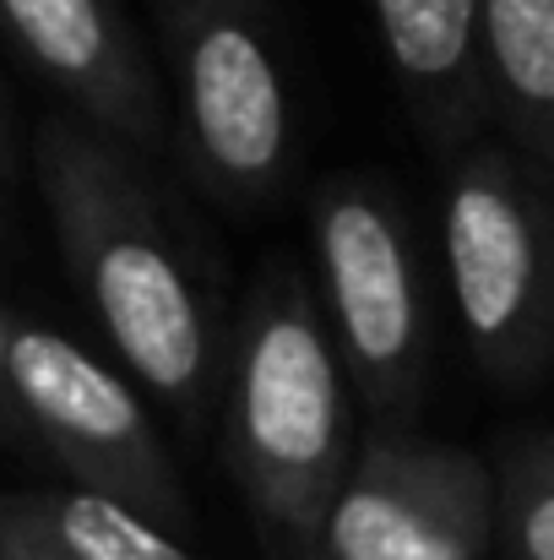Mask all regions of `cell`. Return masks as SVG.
I'll return each instance as SVG.
<instances>
[{"mask_svg": "<svg viewBox=\"0 0 554 560\" xmlns=\"http://www.w3.org/2000/svg\"><path fill=\"white\" fill-rule=\"evenodd\" d=\"M33 175L66 278L109 349L185 430H196L217 397L223 327L153 186L137 175L131 153L76 109L38 126Z\"/></svg>", "mask_w": 554, "mask_h": 560, "instance_id": "6da1fadb", "label": "cell"}, {"mask_svg": "<svg viewBox=\"0 0 554 560\" xmlns=\"http://www.w3.org/2000/svg\"><path fill=\"white\" fill-rule=\"evenodd\" d=\"M223 463L267 560H310L316 528L354 463L359 402L316 289L267 261L223 338Z\"/></svg>", "mask_w": 554, "mask_h": 560, "instance_id": "7a4b0ae2", "label": "cell"}, {"mask_svg": "<svg viewBox=\"0 0 554 560\" xmlns=\"http://www.w3.org/2000/svg\"><path fill=\"white\" fill-rule=\"evenodd\" d=\"M185 164L228 212H261L294 153V104L267 0H153Z\"/></svg>", "mask_w": 554, "mask_h": 560, "instance_id": "3957f363", "label": "cell"}, {"mask_svg": "<svg viewBox=\"0 0 554 560\" xmlns=\"http://www.w3.org/2000/svg\"><path fill=\"white\" fill-rule=\"evenodd\" d=\"M446 278L490 381L528 392L550 371L554 278L544 175L511 148H457L446 175Z\"/></svg>", "mask_w": 554, "mask_h": 560, "instance_id": "277c9868", "label": "cell"}, {"mask_svg": "<svg viewBox=\"0 0 554 560\" xmlns=\"http://www.w3.org/2000/svg\"><path fill=\"white\" fill-rule=\"evenodd\" d=\"M321 316L349 371L354 402L375 424H408L429 386V294L413 234L391 190L332 175L310 201Z\"/></svg>", "mask_w": 554, "mask_h": 560, "instance_id": "5b68a950", "label": "cell"}, {"mask_svg": "<svg viewBox=\"0 0 554 560\" xmlns=\"http://www.w3.org/2000/svg\"><path fill=\"white\" fill-rule=\"evenodd\" d=\"M5 397L16 430L38 441L76 485L148 512L180 539L190 534V501L153 413L126 375L98 365L76 338L11 316Z\"/></svg>", "mask_w": 554, "mask_h": 560, "instance_id": "8992f818", "label": "cell"}, {"mask_svg": "<svg viewBox=\"0 0 554 560\" xmlns=\"http://www.w3.org/2000/svg\"><path fill=\"white\" fill-rule=\"evenodd\" d=\"M490 528L495 474L479 452L369 419L310 560H490Z\"/></svg>", "mask_w": 554, "mask_h": 560, "instance_id": "52a82bcc", "label": "cell"}, {"mask_svg": "<svg viewBox=\"0 0 554 560\" xmlns=\"http://www.w3.org/2000/svg\"><path fill=\"white\" fill-rule=\"evenodd\" d=\"M0 27L66 109L120 148H164V88L120 0H0Z\"/></svg>", "mask_w": 554, "mask_h": 560, "instance_id": "ba28073f", "label": "cell"}, {"mask_svg": "<svg viewBox=\"0 0 554 560\" xmlns=\"http://www.w3.org/2000/svg\"><path fill=\"white\" fill-rule=\"evenodd\" d=\"M413 109V126L440 153H457L490 115L479 82V0H365Z\"/></svg>", "mask_w": 554, "mask_h": 560, "instance_id": "9c48e42d", "label": "cell"}, {"mask_svg": "<svg viewBox=\"0 0 554 560\" xmlns=\"http://www.w3.org/2000/svg\"><path fill=\"white\" fill-rule=\"evenodd\" d=\"M0 560H201L190 539L169 534L148 512L87 490L33 485L0 490Z\"/></svg>", "mask_w": 554, "mask_h": 560, "instance_id": "30bf717a", "label": "cell"}, {"mask_svg": "<svg viewBox=\"0 0 554 560\" xmlns=\"http://www.w3.org/2000/svg\"><path fill=\"white\" fill-rule=\"evenodd\" d=\"M484 115L544 175L554 159V0H479Z\"/></svg>", "mask_w": 554, "mask_h": 560, "instance_id": "8fae6325", "label": "cell"}, {"mask_svg": "<svg viewBox=\"0 0 554 560\" xmlns=\"http://www.w3.org/2000/svg\"><path fill=\"white\" fill-rule=\"evenodd\" d=\"M495 560H554V441L544 424L500 435L495 446Z\"/></svg>", "mask_w": 554, "mask_h": 560, "instance_id": "7c38bea8", "label": "cell"}, {"mask_svg": "<svg viewBox=\"0 0 554 560\" xmlns=\"http://www.w3.org/2000/svg\"><path fill=\"white\" fill-rule=\"evenodd\" d=\"M5 332H11V316H5V305H0V430H16L11 397H5Z\"/></svg>", "mask_w": 554, "mask_h": 560, "instance_id": "4fadbf2b", "label": "cell"}, {"mask_svg": "<svg viewBox=\"0 0 554 560\" xmlns=\"http://www.w3.org/2000/svg\"><path fill=\"white\" fill-rule=\"evenodd\" d=\"M5 153H11V126H5V109H0V170H5Z\"/></svg>", "mask_w": 554, "mask_h": 560, "instance_id": "5bb4252c", "label": "cell"}]
</instances>
